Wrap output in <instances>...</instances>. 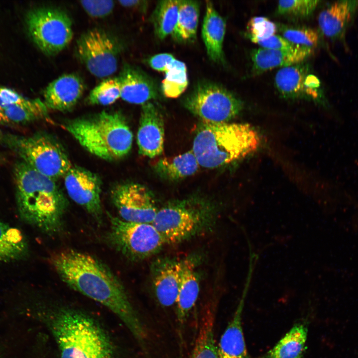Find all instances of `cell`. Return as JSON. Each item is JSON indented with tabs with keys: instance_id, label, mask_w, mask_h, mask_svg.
I'll return each mask as SVG.
<instances>
[{
	"instance_id": "obj_1",
	"label": "cell",
	"mask_w": 358,
	"mask_h": 358,
	"mask_svg": "<svg viewBox=\"0 0 358 358\" xmlns=\"http://www.w3.org/2000/svg\"><path fill=\"white\" fill-rule=\"evenodd\" d=\"M50 262L63 282L112 311L145 348V328L123 284L105 265L90 254L74 249L56 253Z\"/></svg>"
},
{
	"instance_id": "obj_2",
	"label": "cell",
	"mask_w": 358,
	"mask_h": 358,
	"mask_svg": "<svg viewBox=\"0 0 358 358\" xmlns=\"http://www.w3.org/2000/svg\"><path fill=\"white\" fill-rule=\"evenodd\" d=\"M13 175L20 218L48 235L60 232L68 202L55 180L21 160L15 163Z\"/></svg>"
},
{
	"instance_id": "obj_3",
	"label": "cell",
	"mask_w": 358,
	"mask_h": 358,
	"mask_svg": "<svg viewBox=\"0 0 358 358\" xmlns=\"http://www.w3.org/2000/svg\"><path fill=\"white\" fill-rule=\"evenodd\" d=\"M46 319L60 358H114L110 337L90 316L62 307L50 312Z\"/></svg>"
},
{
	"instance_id": "obj_4",
	"label": "cell",
	"mask_w": 358,
	"mask_h": 358,
	"mask_svg": "<svg viewBox=\"0 0 358 358\" xmlns=\"http://www.w3.org/2000/svg\"><path fill=\"white\" fill-rule=\"evenodd\" d=\"M260 144L258 132L248 124L202 121L191 150L200 166L213 169L246 157Z\"/></svg>"
},
{
	"instance_id": "obj_5",
	"label": "cell",
	"mask_w": 358,
	"mask_h": 358,
	"mask_svg": "<svg viewBox=\"0 0 358 358\" xmlns=\"http://www.w3.org/2000/svg\"><path fill=\"white\" fill-rule=\"evenodd\" d=\"M64 127L86 150L107 161L124 158L132 148L133 134L119 111L77 118Z\"/></svg>"
},
{
	"instance_id": "obj_6",
	"label": "cell",
	"mask_w": 358,
	"mask_h": 358,
	"mask_svg": "<svg viewBox=\"0 0 358 358\" xmlns=\"http://www.w3.org/2000/svg\"><path fill=\"white\" fill-rule=\"evenodd\" d=\"M0 144L21 161L54 180L64 178L72 166L62 144L46 133L22 136L0 130Z\"/></svg>"
},
{
	"instance_id": "obj_7",
	"label": "cell",
	"mask_w": 358,
	"mask_h": 358,
	"mask_svg": "<svg viewBox=\"0 0 358 358\" xmlns=\"http://www.w3.org/2000/svg\"><path fill=\"white\" fill-rule=\"evenodd\" d=\"M211 206L197 199L168 203L158 209L152 224L166 244L179 243L205 231L211 226Z\"/></svg>"
},
{
	"instance_id": "obj_8",
	"label": "cell",
	"mask_w": 358,
	"mask_h": 358,
	"mask_svg": "<svg viewBox=\"0 0 358 358\" xmlns=\"http://www.w3.org/2000/svg\"><path fill=\"white\" fill-rule=\"evenodd\" d=\"M183 105L202 121L228 122L242 111L243 103L233 93L210 81L197 83L183 99Z\"/></svg>"
},
{
	"instance_id": "obj_9",
	"label": "cell",
	"mask_w": 358,
	"mask_h": 358,
	"mask_svg": "<svg viewBox=\"0 0 358 358\" xmlns=\"http://www.w3.org/2000/svg\"><path fill=\"white\" fill-rule=\"evenodd\" d=\"M109 219L108 242L131 260L140 261L149 258L166 245L152 223L127 222L111 215L109 216Z\"/></svg>"
},
{
	"instance_id": "obj_10",
	"label": "cell",
	"mask_w": 358,
	"mask_h": 358,
	"mask_svg": "<svg viewBox=\"0 0 358 358\" xmlns=\"http://www.w3.org/2000/svg\"><path fill=\"white\" fill-rule=\"evenodd\" d=\"M27 24L33 41L47 55L59 53L73 38L71 18L66 11L59 8L34 9L28 14Z\"/></svg>"
},
{
	"instance_id": "obj_11",
	"label": "cell",
	"mask_w": 358,
	"mask_h": 358,
	"mask_svg": "<svg viewBox=\"0 0 358 358\" xmlns=\"http://www.w3.org/2000/svg\"><path fill=\"white\" fill-rule=\"evenodd\" d=\"M122 46L108 32L94 28L83 33L76 46V55L89 72L98 78L113 75L117 70Z\"/></svg>"
},
{
	"instance_id": "obj_12",
	"label": "cell",
	"mask_w": 358,
	"mask_h": 358,
	"mask_svg": "<svg viewBox=\"0 0 358 358\" xmlns=\"http://www.w3.org/2000/svg\"><path fill=\"white\" fill-rule=\"evenodd\" d=\"M110 196L120 219L152 223L158 209L151 192L144 185L131 182L120 183L112 188Z\"/></svg>"
},
{
	"instance_id": "obj_13",
	"label": "cell",
	"mask_w": 358,
	"mask_h": 358,
	"mask_svg": "<svg viewBox=\"0 0 358 358\" xmlns=\"http://www.w3.org/2000/svg\"><path fill=\"white\" fill-rule=\"evenodd\" d=\"M69 197L98 220L101 219L102 182L96 174L80 166H72L64 177Z\"/></svg>"
},
{
	"instance_id": "obj_14",
	"label": "cell",
	"mask_w": 358,
	"mask_h": 358,
	"mask_svg": "<svg viewBox=\"0 0 358 358\" xmlns=\"http://www.w3.org/2000/svg\"><path fill=\"white\" fill-rule=\"evenodd\" d=\"M164 136L163 116L158 108L151 102L143 104L137 135L139 154L150 158L160 155Z\"/></svg>"
},
{
	"instance_id": "obj_15",
	"label": "cell",
	"mask_w": 358,
	"mask_h": 358,
	"mask_svg": "<svg viewBox=\"0 0 358 358\" xmlns=\"http://www.w3.org/2000/svg\"><path fill=\"white\" fill-rule=\"evenodd\" d=\"M152 286L156 298L164 307L176 303L181 271V260L164 257L155 260L151 266Z\"/></svg>"
},
{
	"instance_id": "obj_16",
	"label": "cell",
	"mask_w": 358,
	"mask_h": 358,
	"mask_svg": "<svg viewBox=\"0 0 358 358\" xmlns=\"http://www.w3.org/2000/svg\"><path fill=\"white\" fill-rule=\"evenodd\" d=\"M275 86L285 98L317 97L315 89L319 86L318 79L309 73L306 64L300 63L280 69L275 74Z\"/></svg>"
},
{
	"instance_id": "obj_17",
	"label": "cell",
	"mask_w": 358,
	"mask_h": 358,
	"mask_svg": "<svg viewBox=\"0 0 358 358\" xmlns=\"http://www.w3.org/2000/svg\"><path fill=\"white\" fill-rule=\"evenodd\" d=\"M118 78L120 98L128 103L142 105L160 95L156 82L137 67L125 64Z\"/></svg>"
},
{
	"instance_id": "obj_18",
	"label": "cell",
	"mask_w": 358,
	"mask_h": 358,
	"mask_svg": "<svg viewBox=\"0 0 358 358\" xmlns=\"http://www.w3.org/2000/svg\"><path fill=\"white\" fill-rule=\"evenodd\" d=\"M85 90L82 79L75 74H64L53 80L44 91V103L48 108L67 111L75 107Z\"/></svg>"
},
{
	"instance_id": "obj_19",
	"label": "cell",
	"mask_w": 358,
	"mask_h": 358,
	"mask_svg": "<svg viewBox=\"0 0 358 358\" xmlns=\"http://www.w3.org/2000/svg\"><path fill=\"white\" fill-rule=\"evenodd\" d=\"M313 50L299 46L292 50H274L263 48L251 53L252 73L258 75L277 67H285L303 62Z\"/></svg>"
},
{
	"instance_id": "obj_20",
	"label": "cell",
	"mask_w": 358,
	"mask_h": 358,
	"mask_svg": "<svg viewBox=\"0 0 358 358\" xmlns=\"http://www.w3.org/2000/svg\"><path fill=\"white\" fill-rule=\"evenodd\" d=\"M196 261L190 256L181 260L180 283L176 301L178 322L183 325L194 306L199 293V281Z\"/></svg>"
},
{
	"instance_id": "obj_21",
	"label": "cell",
	"mask_w": 358,
	"mask_h": 358,
	"mask_svg": "<svg viewBox=\"0 0 358 358\" xmlns=\"http://www.w3.org/2000/svg\"><path fill=\"white\" fill-rule=\"evenodd\" d=\"M226 22L210 1H206L205 12L201 29L202 39L209 58L218 64L225 63L223 44Z\"/></svg>"
},
{
	"instance_id": "obj_22",
	"label": "cell",
	"mask_w": 358,
	"mask_h": 358,
	"mask_svg": "<svg viewBox=\"0 0 358 358\" xmlns=\"http://www.w3.org/2000/svg\"><path fill=\"white\" fill-rule=\"evenodd\" d=\"M358 8V0H344L335 1L321 12L318 24L327 37L341 36Z\"/></svg>"
},
{
	"instance_id": "obj_23",
	"label": "cell",
	"mask_w": 358,
	"mask_h": 358,
	"mask_svg": "<svg viewBox=\"0 0 358 358\" xmlns=\"http://www.w3.org/2000/svg\"><path fill=\"white\" fill-rule=\"evenodd\" d=\"M243 302L221 337L217 347L218 358H249L242 327Z\"/></svg>"
},
{
	"instance_id": "obj_24",
	"label": "cell",
	"mask_w": 358,
	"mask_h": 358,
	"mask_svg": "<svg viewBox=\"0 0 358 358\" xmlns=\"http://www.w3.org/2000/svg\"><path fill=\"white\" fill-rule=\"evenodd\" d=\"M215 310L210 306L203 309L198 330L190 358H218L214 339Z\"/></svg>"
},
{
	"instance_id": "obj_25",
	"label": "cell",
	"mask_w": 358,
	"mask_h": 358,
	"mask_svg": "<svg viewBox=\"0 0 358 358\" xmlns=\"http://www.w3.org/2000/svg\"><path fill=\"white\" fill-rule=\"evenodd\" d=\"M200 4L197 1L179 0L177 22L172 36L179 43L193 42L196 38Z\"/></svg>"
},
{
	"instance_id": "obj_26",
	"label": "cell",
	"mask_w": 358,
	"mask_h": 358,
	"mask_svg": "<svg viewBox=\"0 0 358 358\" xmlns=\"http://www.w3.org/2000/svg\"><path fill=\"white\" fill-rule=\"evenodd\" d=\"M307 333L305 325L296 324L260 358H301L306 349Z\"/></svg>"
},
{
	"instance_id": "obj_27",
	"label": "cell",
	"mask_w": 358,
	"mask_h": 358,
	"mask_svg": "<svg viewBox=\"0 0 358 358\" xmlns=\"http://www.w3.org/2000/svg\"><path fill=\"white\" fill-rule=\"evenodd\" d=\"M199 166L191 150L172 158L160 159L155 164L154 168L161 177L175 181L193 175Z\"/></svg>"
},
{
	"instance_id": "obj_28",
	"label": "cell",
	"mask_w": 358,
	"mask_h": 358,
	"mask_svg": "<svg viewBox=\"0 0 358 358\" xmlns=\"http://www.w3.org/2000/svg\"><path fill=\"white\" fill-rule=\"evenodd\" d=\"M28 252L27 242L22 232L0 220V262L24 259Z\"/></svg>"
},
{
	"instance_id": "obj_29",
	"label": "cell",
	"mask_w": 358,
	"mask_h": 358,
	"mask_svg": "<svg viewBox=\"0 0 358 358\" xmlns=\"http://www.w3.org/2000/svg\"><path fill=\"white\" fill-rule=\"evenodd\" d=\"M179 12V0L158 1L150 16V21L155 36L164 40L172 35L176 27Z\"/></svg>"
},
{
	"instance_id": "obj_30",
	"label": "cell",
	"mask_w": 358,
	"mask_h": 358,
	"mask_svg": "<svg viewBox=\"0 0 358 358\" xmlns=\"http://www.w3.org/2000/svg\"><path fill=\"white\" fill-rule=\"evenodd\" d=\"M165 77L162 82L161 90L163 95L168 98H177L186 89L188 79L186 65L175 59L165 72Z\"/></svg>"
},
{
	"instance_id": "obj_31",
	"label": "cell",
	"mask_w": 358,
	"mask_h": 358,
	"mask_svg": "<svg viewBox=\"0 0 358 358\" xmlns=\"http://www.w3.org/2000/svg\"><path fill=\"white\" fill-rule=\"evenodd\" d=\"M120 97V87L118 77L103 80L90 92L88 102L92 105H108Z\"/></svg>"
},
{
	"instance_id": "obj_32",
	"label": "cell",
	"mask_w": 358,
	"mask_h": 358,
	"mask_svg": "<svg viewBox=\"0 0 358 358\" xmlns=\"http://www.w3.org/2000/svg\"><path fill=\"white\" fill-rule=\"evenodd\" d=\"M2 110L8 122L11 121L16 123H26L48 115V108L44 102L34 107L12 104Z\"/></svg>"
},
{
	"instance_id": "obj_33",
	"label": "cell",
	"mask_w": 358,
	"mask_h": 358,
	"mask_svg": "<svg viewBox=\"0 0 358 358\" xmlns=\"http://www.w3.org/2000/svg\"><path fill=\"white\" fill-rule=\"evenodd\" d=\"M282 37L294 45L313 49L318 44L319 35L313 29L304 27L281 26Z\"/></svg>"
},
{
	"instance_id": "obj_34",
	"label": "cell",
	"mask_w": 358,
	"mask_h": 358,
	"mask_svg": "<svg viewBox=\"0 0 358 358\" xmlns=\"http://www.w3.org/2000/svg\"><path fill=\"white\" fill-rule=\"evenodd\" d=\"M319 2L314 0H280L278 1L277 12L278 14L297 17L310 15Z\"/></svg>"
},
{
	"instance_id": "obj_35",
	"label": "cell",
	"mask_w": 358,
	"mask_h": 358,
	"mask_svg": "<svg viewBox=\"0 0 358 358\" xmlns=\"http://www.w3.org/2000/svg\"><path fill=\"white\" fill-rule=\"evenodd\" d=\"M247 29L251 41L268 38L277 31L276 24L263 16L252 17L248 22Z\"/></svg>"
},
{
	"instance_id": "obj_36",
	"label": "cell",
	"mask_w": 358,
	"mask_h": 358,
	"mask_svg": "<svg viewBox=\"0 0 358 358\" xmlns=\"http://www.w3.org/2000/svg\"><path fill=\"white\" fill-rule=\"evenodd\" d=\"M80 2L86 12L94 18L107 16L112 12L115 6L112 0H82Z\"/></svg>"
},
{
	"instance_id": "obj_37",
	"label": "cell",
	"mask_w": 358,
	"mask_h": 358,
	"mask_svg": "<svg viewBox=\"0 0 358 358\" xmlns=\"http://www.w3.org/2000/svg\"><path fill=\"white\" fill-rule=\"evenodd\" d=\"M0 96L8 105L13 104L26 107H34L43 102L39 99H26L13 90L6 88L0 87Z\"/></svg>"
},
{
	"instance_id": "obj_38",
	"label": "cell",
	"mask_w": 358,
	"mask_h": 358,
	"mask_svg": "<svg viewBox=\"0 0 358 358\" xmlns=\"http://www.w3.org/2000/svg\"><path fill=\"white\" fill-rule=\"evenodd\" d=\"M252 41L260 45L261 48L270 49L292 50L299 47L289 42L282 36L275 34L267 39L254 40Z\"/></svg>"
},
{
	"instance_id": "obj_39",
	"label": "cell",
	"mask_w": 358,
	"mask_h": 358,
	"mask_svg": "<svg viewBox=\"0 0 358 358\" xmlns=\"http://www.w3.org/2000/svg\"><path fill=\"white\" fill-rule=\"evenodd\" d=\"M175 59L172 54L164 53L153 55L148 59L147 62L153 69L165 73L167 67Z\"/></svg>"
},
{
	"instance_id": "obj_40",
	"label": "cell",
	"mask_w": 358,
	"mask_h": 358,
	"mask_svg": "<svg viewBox=\"0 0 358 358\" xmlns=\"http://www.w3.org/2000/svg\"><path fill=\"white\" fill-rule=\"evenodd\" d=\"M118 2L123 6L136 8L143 11V12H146L148 7L147 1L145 0H120Z\"/></svg>"
},
{
	"instance_id": "obj_41",
	"label": "cell",
	"mask_w": 358,
	"mask_h": 358,
	"mask_svg": "<svg viewBox=\"0 0 358 358\" xmlns=\"http://www.w3.org/2000/svg\"><path fill=\"white\" fill-rule=\"evenodd\" d=\"M7 122H8V121L4 115L2 109L0 107V124H4Z\"/></svg>"
},
{
	"instance_id": "obj_42",
	"label": "cell",
	"mask_w": 358,
	"mask_h": 358,
	"mask_svg": "<svg viewBox=\"0 0 358 358\" xmlns=\"http://www.w3.org/2000/svg\"><path fill=\"white\" fill-rule=\"evenodd\" d=\"M8 105L2 99V98L0 96V107L3 110L8 107Z\"/></svg>"
},
{
	"instance_id": "obj_43",
	"label": "cell",
	"mask_w": 358,
	"mask_h": 358,
	"mask_svg": "<svg viewBox=\"0 0 358 358\" xmlns=\"http://www.w3.org/2000/svg\"></svg>"
}]
</instances>
